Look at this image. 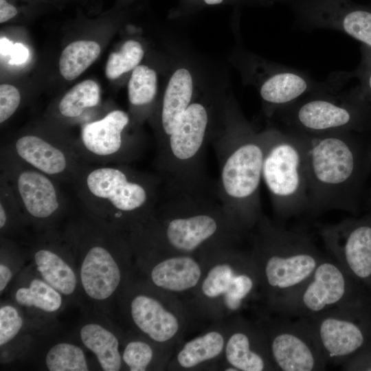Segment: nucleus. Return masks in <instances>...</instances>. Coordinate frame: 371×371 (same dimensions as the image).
Wrapping results in <instances>:
<instances>
[{"mask_svg":"<svg viewBox=\"0 0 371 371\" xmlns=\"http://www.w3.org/2000/svg\"><path fill=\"white\" fill-rule=\"evenodd\" d=\"M49 371H87L90 370L86 355L79 346L66 341L52 346L45 356Z\"/></svg>","mask_w":371,"mask_h":371,"instance_id":"nucleus-30","label":"nucleus"},{"mask_svg":"<svg viewBox=\"0 0 371 371\" xmlns=\"http://www.w3.org/2000/svg\"><path fill=\"white\" fill-rule=\"evenodd\" d=\"M0 157L1 175L11 185L26 224L41 232L54 227L67 205L59 182L19 159L6 146Z\"/></svg>","mask_w":371,"mask_h":371,"instance_id":"nucleus-13","label":"nucleus"},{"mask_svg":"<svg viewBox=\"0 0 371 371\" xmlns=\"http://www.w3.org/2000/svg\"><path fill=\"white\" fill-rule=\"evenodd\" d=\"M342 306L371 308V295L335 259L324 256L299 289L262 310L298 318Z\"/></svg>","mask_w":371,"mask_h":371,"instance_id":"nucleus-11","label":"nucleus"},{"mask_svg":"<svg viewBox=\"0 0 371 371\" xmlns=\"http://www.w3.org/2000/svg\"><path fill=\"white\" fill-rule=\"evenodd\" d=\"M226 322L227 338L220 368L226 371L275 370L255 319H247L239 314Z\"/></svg>","mask_w":371,"mask_h":371,"instance_id":"nucleus-22","label":"nucleus"},{"mask_svg":"<svg viewBox=\"0 0 371 371\" xmlns=\"http://www.w3.org/2000/svg\"><path fill=\"white\" fill-rule=\"evenodd\" d=\"M293 131L304 152L308 184L307 213L317 216L331 210L354 212L365 157L352 133Z\"/></svg>","mask_w":371,"mask_h":371,"instance_id":"nucleus-5","label":"nucleus"},{"mask_svg":"<svg viewBox=\"0 0 371 371\" xmlns=\"http://www.w3.org/2000/svg\"><path fill=\"white\" fill-rule=\"evenodd\" d=\"M24 320L19 310L14 305L3 304L0 307V346L14 339L21 331Z\"/></svg>","mask_w":371,"mask_h":371,"instance_id":"nucleus-34","label":"nucleus"},{"mask_svg":"<svg viewBox=\"0 0 371 371\" xmlns=\"http://www.w3.org/2000/svg\"><path fill=\"white\" fill-rule=\"evenodd\" d=\"M100 45L93 41H77L69 44L62 52L59 70L62 76L72 80L84 72L99 56Z\"/></svg>","mask_w":371,"mask_h":371,"instance_id":"nucleus-29","label":"nucleus"},{"mask_svg":"<svg viewBox=\"0 0 371 371\" xmlns=\"http://www.w3.org/2000/svg\"><path fill=\"white\" fill-rule=\"evenodd\" d=\"M260 291L259 275L250 251L231 246L207 257L200 284L186 305L190 313L223 322L241 314L249 304L259 302Z\"/></svg>","mask_w":371,"mask_h":371,"instance_id":"nucleus-7","label":"nucleus"},{"mask_svg":"<svg viewBox=\"0 0 371 371\" xmlns=\"http://www.w3.org/2000/svg\"><path fill=\"white\" fill-rule=\"evenodd\" d=\"M133 249L139 269L156 289L188 301L199 286L207 257L166 253L138 245Z\"/></svg>","mask_w":371,"mask_h":371,"instance_id":"nucleus-18","label":"nucleus"},{"mask_svg":"<svg viewBox=\"0 0 371 371\" xmlns=\"http://www.w3.org/2000/svg\"><path fill=\"white\" fill-rule=\"evenodd\" d=\"M84 346L92 352L104 371H118L123 367L119 337L104 324L90 321L79 330Z\"/></svg>","mask_w":371,"mask_h":371,"instance_id":"nucleus-25","label":"nucleus"},{"mask_svg":"<svg viewBox=\"0 0 371 371\" xmlns=\"http://www.w3.org/2000/svg\"><path fill=\"white\" fill-rule=\"evenodd\" d=\"M172 354L139 335L126 343L122 357L130 371H146L167 368Z\"/></svg>","mask_w":371,"mask_h":371,"instance_id":"nucleus-27","label":"nucleus"},{"mask_svg":"<svg viewBox=\"0 0 371 371\" xmlns=\"http://www.w3.org/2000/svg\"><path fill=\"white\" fill-rule=\"evenodd\" d=\"M72 183L87 213L128 233L153 213L163 187L157 174L125 164L85 163Z\"/></svg>","mask_w":371,"mask_h":371,"instance_id":"nucleus-3","label":"nucleus"},{"mask_svg":"<svg viewBox=\"0 0 371 371\" xmlns=\"http://www.w3.org/2000/svg\"><path fill=\"white\" fill-rule=\"evenodd\" d=\"M193 82L190 73L184 68L177 69L166 87L159 113V129L157 149L172 133L183 113L191 104Z\"/></svg>","mask_w":371,"mask_h":371,"instance_id":"nucleus-24","label":"nucleus"},{"mask_svg":"<svg viewBox=\"0 0 371 371\" xmlns=\"http://www.w3.org/2000/svg\"><path fill=\"white\" fill-rule=\"evenodd\" d=\"M276 371H319L327 366L308 326L292 318L260 310L255 319Z\"/></svg>","mask_w":371,"mask_h":371,"instance_id":"nucleus-14","label":"nucleus"},{"mask_svg":"<svg viewBox=\"0 0 371 371\" xmlns=\"http://www.w3.org/2000/svg\"><path fill=\"white\" fill-rule=\"evenodd\" d=\"M25 280L13 289L12 299L16 304L47 314L56 313L62 308L64 296L36 273Z\"/></svg>","mask_w":371,"mask_h":371,"instance_id":"nucleus-26","label":"nucleus"},{"mask_svg":"<svg viewBox=\"0 0 371 371\" xmlns=\"http://www.w3.org/2000/svg\"><path fill=\"white\" fill-rule=\"evenodd\" d=\"M219 166L217 198L243 236L248 238L264 214L260 188L265 142L240 117L213 140Z\"/></svg>","mask_w":371,"mask_h":371,"instance_id":"nucleus-4","label":"nucleus"},{"mask_svg":"<svg viewBox=\"0 0 371 371\" xmlns=\"http://www.w3.org/2000/svg\"><path fill=\"white\" fill-rule=\"evenodd\" d=\"M302 318L328 364L342 365L371 344V308L342 306Z\"/></svg>","mask_w":371,"mask_h":371,"instance_id":"nucleus-15","label":"nucleus"},{"mask_svg":"<svg viewBox=\"0 0 371 371\" xmlns=\"http://www.w3.org/2000/svg\"><path fill=\"white\" fill-rule=\"evenodd\" d=\"M129 123L128 113L119 109L83 123L79 137L74 139L76 151L87 164H128L140 155L144 146L134 137L126 135Z\"/></svg>","mask_w":371,"mask_h":371,"instance_id":"nucleus-16","label":"nucleus"},{"mask_svg":"<svg viewBox=\"0 0 371 371\" xmlns=\"http://www.w3.org/2000/svg\"><path fill=\"white\" fill-rule=\"evenodd\" d=\"M26 224L19 201L8 181L0 175V231L1 236L19 229Z\"/></svg>","mask_w":371,"mask_h":371,"instance_id":"nucleus-31","label":"nucleus"},{"mask_svg":"<svg viewBox=\"0 0 371 371\" xmlns=\"http://www.w3.org/2000/svg\"><path fill=\"white\" fill-rule=\"evenodd\" d=\"M340 367L346 371H371V344L359 351Z\"/></svg>","mask_w":371,"mask_h":371,"instance_id":"nucleus-37","label":"nucleus"},{"mask_svg":"<svg viewBox=\"0 0 371 371\" xmlns=\"http://www.w3.org/2000/svg\"><path fill=\"white\" fill-rule=\"evenodd\" d=\"M7 148L19 159L58 182H71L85 164L74 139L63 134L25 133Z\"/></svg>","mask_w":371,"mask_h":371,"instance_id":"nucleus-20","label":"nucleus"},{"mask_svg":"<svg viewBox=\"0 0 371 371\" xmlns=\"http://www.w3.org/2000/svg\"><path fill=\"white\" fill-rule=\"evenodd\" d=\"M361 59L359 65L354 71L355 77L360 82L359 88L362 96L371 101V47L361 45Z\"/></svg>","mask_w":371,"mask_h":371,"instance_id":"nucleus-36","label":"nucleus"},{"mask_svg":"<svg viewBox=\"0 0 371 371\" xmlns=\"http://www.w3.org/2000/svg\"><path fill=\"white\" fill-rule=\"evenodd\" d=\"M262 133L265 142L262 178L274 213L281 220L307 213L308 177L299 136L284 128Z\"/></svg>","mask_w":371,"mask_h":371,"instance_id":"nucleus-9","label":"nucleus"},{"mask_svg":"<svg viewBox=\"0 0 371 371\" xmlns=\"http://www.w3.org/2000/svg\"><path fill=\"white\" fill-rule=\"evenodd\" d=\"M208 124L206 107L191 103L157 149L154 165L166 194L207 192L204 157Z\"/></svg>","mask_w":371,"mask_h":371,"instance_id":"nucleus-8","label":"nucleus"},{"mask_svg":"<svg viewBox=\"0 0 371 371\" xmlns=\"http://www.w3.org/2000/svg\"><path fill=\"white\" fill-rule=\"evenodd\" d=\"M370 6H371V3H370Z\"/></svg>","mask_w":371,"mask_h":371,"instance_id":"nucleus-41","label":"nucleus"},{"mask_svg":"<svg viewBox=\"0 0 371 371\" xmlns=\"http://www.w3.org/2000/svg\"><path fill=\"white\" fill-rule=\"evenodd\" d=\"M317 228L329 256L371 295V215Z\"/></svg>","mask_w":371,"mask_h":371,"instance_id":"nucleus-19","label":"nucleus"},{"mask_svg":"<svg viewBox=\"0 0 371 371\" xmlns=\"http://www.w3.org/2000/svg\"><path fill=\"white\" fill-rule=\"evenodd\" d=\"M207 192L166 194L129 232L131 240L163 252L207 257L246 238L218 199Z\"/></svg>","mask_w":371,"mask_h":371,"instance_id":"nucleus-1","label":"nucleus"},{"mask_svg":"<svg viewBox=\"0 0 371 371\" xmlns=\"http://www.w3.org/2000/svg\"><path fill=\"white\" fill-rule=\"evenodd\" d=\"M359 86L310 93L278 110L284 128L308 134L352 133L371 126V109Z\"/></svg>","mask_w":371,"mask_h":371,"instance_id":"nucleus-10","label":"nucleus"},{"mask_svg":"<svg viewBox=\"0 0 371 371\" xmlns=\"http://www.w3.org/2000/svg\"><path fill=\"white\" fill-rule=\"evenodd\" d=\"M31 258L36 273L64 297L80 291L71 243L65 230L41 231L32 245Z\"/></svg>","mask_w":371,"mask_h":371,"instance_id":"nucleus-21","label":"nucleus"},{"mask_svg":"<svg viewBox=\"0 0 371 371\" xmlns=\"http://www.w3.org/2000/svg\"><path fill=\"white\" fill-rule=\"evenodd\" d=\"M292 12L298 27L329 29L371 47V6L352 0H276Z\"/></svg>","mask_w":371,"mask_h":371,"instance_id":"nucleus-17","label":"nucleus"},{"mask_svg":"<svg viewBox=\"0 0 371 371\" xmlns=\"http://www.w3.org/2000/svg\"><path fill=\"white\" fill-rule=\"evenodd\" d=\"M157 93V74L146 65L137 66L128 84V97L134 107H144L150 104Z\"/></svg>","mask_w":371,"mask_h":371,"instance_id":"nucleus-32","label":"nucleus"},{"mask_svg":"<svg viewBox=\"0 0 371 371\" xmlns=\"http://www.w3.org/2000/svg\"><path fill=\"white\" fill-rule=\"evenodd\" d=\"M21 96L19 89L13 85L3 84L0 86V123L2 124L19 109Z\"/></svg>","mask_w":371,"mask_h":371,"instance_id":"nucleus-35","label":"nucleus"},{"mask_svg":"<svg viewBox=\"0 0 371 371\" xmlns=\"http://www.w3.org/2000/svg\"><path fill=\"white\" fill-rule=\"evenodd\" d=\"M14 44L5 37H1L0 40L1 56L10 55Z\"/></svg>","mask_w":371,"mask_h":371,"instance_id":"nucleus-40","label":"nucleus"},{"mask_svg":"<svg viewBox=\"0 0 371 371\" xmlns=\"http://www.w3.org/2000/svg\"><path fill=\"white\" fill-rule=\"evenodd\" d=\"M9 63L10 65H20L24 63L29 57V51L26 47L20 43L14 44Z\"/></svg>","mask_w":371,"mask_h":371,"instance_id":"nucleus-38","label":"nucleus"},{"mask_svg":"<svg viewBox=\"0 0 371 371\" xmlns=\"http://www.w3.org/2000/svg\"><path fill=\"white\" fill-rule=\"evenodd\" d=\"M80 291L94 305L109 304L132 278L129 233L89 214L67 224Z\"/></svg>","mask_w":371,"mask_h":371,"instance_id":"nucleus-2","label":"nucleus"},{"mask_svg":"<svg viewBox=\"0 0 371 371\" xmlns=\"http://www.w3.org/2000/svg\"><path fill=\"white\" fill-rule=\"evenodd\" d=\"M144 54L139 42L133 40L126 41L119 52L109 55L105 68L106 78L114 80L134 69L142 60Z\"/></svg>","mask_w":371,"mask_h":371,"instance_id":"nucleus-33","label":"nucleus"},{"mask_svg":"<svg viewBox=\"0 0 371 371\" xmlns=\"http://www.w3.org/2000/svg\"><path fill=\"white\" fill-rule=\"evenodd\" d=\"M226 320L177 347L167 366L177 370H198L220 368L227 338Z\"/></svg>","mask_w":371,"mask_h":371,"instance_id":"nucleus-23","label":"nucleus"},{"mask_svg":"<svg viewBox=\"0 0 371 371\" xmlns=\"http://www.w3.org/2000/svg\"><path fill=\"white\" fill-rule=\"evenodd\" d=\"M18 14L16 8L6 0H0V23H5Z\"/></svg>","mask_w":371,"mask_h":371,"instance_id":"nucleus-39","label":"nucleus"},{"mask_svg":"<svg viewBox=\"0 0 371 371\" xmlns=\"http://www.w3.org/2000/svg\"><path fill=\"white\" fill-rule=\"evenodd\" d=\"M100 101V90L93 80H84L70 89L60 100L57 111L66 120H76L88 109L97 106Z\"/></svg>","mask_w":371,"mask_h":371,"instance_id":"nucleus-28","label":"nucleus"},{"mask_svg":"<svg viewBox=\"0 0 371 371\" xmlns=\"http://www.w3.org/2000/svg\"><path fill=\"white\" fill-rule=\"evenodd\" d=\"M248 238L260 278L262 309L299 289L325 256L308 233L286 228L265 214Z\"/></svg>","mask_w":371,"mask_h":371,"instance_id":"nucleus-6","label":"nucleus"},{"mask_svg":"<svg viewBox=\"0 0 371 371\" xmlns=\"http://www.w3.org/2000/svg\"><path fill=\"white\" fill-rule=\"evenodd\" d=\"M120 297L135 332L173 354L190 318L184 302L146 280L135 283L132 278Z\"/></svg>","mask_w":371,"mask_h":371,"instance_id":"nucleus-12","label":"nucleus"}]
</instances>
